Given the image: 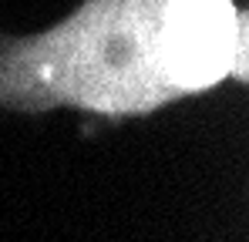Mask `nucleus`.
Here are the masks:
<instances>
[{
    "instance_id": "nucleus-1",
    "label": "nucleus",
    "mask_w": 249,
    "mask_h": 242,
    "mask_svg": "<svg viewBox=\"0 0 249 242\" xmlns=\"http://www.w3.org/2000/svg\"><path fill=\"white\" fill-rule=\"evenodd\" d=\"M232 78L246 10L232 0H84L34 37H0V108L142 118Z\"/></svg>"
}]
</instances>
